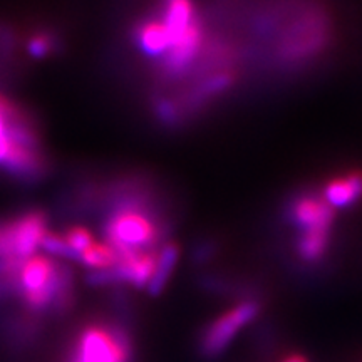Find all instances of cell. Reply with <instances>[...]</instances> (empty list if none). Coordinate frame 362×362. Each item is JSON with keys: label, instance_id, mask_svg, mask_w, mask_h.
Instances as JSON below:
<instances>
[{"label": "cell", "instance_id": "52a82bcc", "mask_svg": "<svg viewBox=\"0 0 362 362\" xmlns=\"http://www.w3.org/2000/svg\"><path fill=\"white\" fill-rule=\"evenodd\" d=\"M134 39L138 47L151 57H163L171 47V39L163 21L149 19L139 22L134 29Z\"/></svg>", "mask_w": 362, "mask_h": 362}, {"label": "cell", "instance_id": "3957f363", "mask_svg": "<svg viewBox=\"0 0 362 362\" xmlns=\"http://www.w3.org/2000/svg\"><path fill=\"white\" fill-rule=\"evenodd\" d=\"M4 173L24 187H35L42 183L51 171L49 160L42 149H29L11 144L4 161L0 163Z\"/></svg>", "mask_w": 362, "mask_h": 362}, {"label": "cell", "instance_id": "ba28073f", "mask_svg": "<svg viewBox=\"0 0 362 362\" xmlns=\"http://www.w3.org/2000/svg\"><path fill=\"white\" fill-rule=\"evenodd\" d=\"M54 265L56 262L44 255H34L33 259L27 260L19 274L21 297L27 293H35L45 287L54 272Z\"/></svg>", "mask_w": 362, "mask_h": 362}, {"label": "cell", "instance_id": "2e32d148", "mask_svg": "<svg viewBox=\"0 0 362 362\" xmlns=\"http://www.w3.org/2000/svg\"><path fill=\"white\" fill-rule=\"evenodd\" d=\"M84 280L86 284L90 285V287H112V285H119L112 269L89 270L88 274H86Z\"/></svg>", "mask_w": 362, "mask_h": 362}, {"label": "cell", "instance_id": "7a4b0ae2", "mask_svg": "<svg viewBox=\"0 0 362 362\" xmlns=\"http://www.w3.org/2000/svg\"><path fill=\"white\" fill-rule=\"evenodd\" d=\"M280 215L287 225L297 232L315 228H334L336 214L332 206L325 202L322 194L314 189L298 188L282 202Z\"/></svg>", "mask_w": 362, "mask_h": 362}, {"label": "cell", "instance_id": "277c9868", "mask_svg": "<svg viewBox=\"0 0 362 362\" xmlns=\"http://www.w3.org/2000/svg\"><path fill=\"white\" fill-rule=\"evenodd\" d=\"M72 362H133L117 349L106 325H90L81 332Z\"/></svg>", "mask_w": 362, "mask_h": 362}, {"label": "cell", "instance_id": "d6986e66", "mask_svg": "<svg viewBox=\"0 0 362 362\" xmlns=\"http://www.w3.org/2000/svg\"><path fill=\"white\" fill-rule=\"evenodd\" d=\"M280 362H309V359L302 354H288V356H285Z\"/></svg>", "mask_w": 362, "mask_h": 362}, {"label": "cell", "instance_id": "5b68a950", "mask_svg": "<svg viewBox=\"0 0 362 362\" xmlns=\"http://www.w3.org/2000/svg\"><path fill=\"white\" fill-rule=\"evenodd\" d=\"M11 223L16 259L25 264L27 260L37 255L40 240L47 232V215L42 210H29L11 220Z\"/></svg>", "mask_w": 362, "mask_h": 362}, {"label": "cell", "instance_id": "30bf717a", "mask_svg": "<svg viewBox=\"0 0 362 362\" xmlns=\"http://www.w3.org/2000/svg\"><path fill=\"white\" fill-rule=\"evenodd\" d=\"M79 264L89 270L112 269L117 264V252L107 243L94 242L88 250L81 253Z\"/></svg>", "mask_w": 362, "mask_h": 362}, {"label": "cell", "instance_id": "9a60e30c", "mask_svg": "<svg viewBox=\"0 0 362 362\" xmlns=\"http://www.w3.org/2000/svg\"><path fill=\"white\" fill-rule=\"evenodd\" d=\"M62 237H64L66 242L79 253L88 250V248L94 243L93 233H90L86 226H79V225L67 228V232L62 235Z\"/></svg>", "mask_w": 362, "mask_h": 362}, {"label": "cell", "instance_id": "4fadbf2b", "mask_svg": "<svg viewBox=\"0 0 362 362\" xmlns=\"http://www.w3.org/2000/svg\"><path fill=\"white\" fill-rule=\"evenodd\" d=\"M39 334V324L29 322L25 319H16L8 322L6 337L11 347H25V344Z\"/></svg>", "mask_w": 362, "mask_h": 362}, {"label": "cell", "instance_id": "6da1fadb", "mask_svg": "<svg viewBox=\"0 0 362 362\" xmlns=\"http://www.w3.org/2000/svg\"><path fill=\"white\" fill-rule=\"evenodd\" d=\"M262 310H264V302H237L232 309L203 325L197 337L198 356L203 361L218 359L235 341L240 330L259 319Z\"/></svg>", "mask_w": 362, "mask_h": 362}, {"label": "cell", "instance_id": "9c48e42d", "mask_svg": "<svg viewBox=\"0 0 362 362\" xmlns=\"http://www.w3.org/2000/svg\"><path fill=\"white\" fill-rule=\"evenodd\" d=\"M180 259V248L175 242H166L165 245H161L160 252H158V260L155 272H153V277L149 280L146 291L151 297L161 296L163 291L168 285L171 275H173L175 267L178 264Z\"/></svg>", "mask_w": 362, "mask_h": 362}, {"label": "cell", "instance_id": "7c38bea8", "mask_svg": "<svg viewBox=\"0 0 362 362\" xmlns=\"http://www.w3.org/2000/svg\"><path fill=\"white\" fill-rule=\"evenodd\" d=\"M40 250L47 253L49 257H61V259L71 260V262H81V253L76 252L69 243L66 242V238L62 235L45 232L42 240H40Z\"/></svg>", "mask_w": 362, "mask_h": 362}, {"label": "cell", "instance_id": "e0dca14e", "mask_svg": "<svg viewBox=\"0 0 362 362\" xmlns=\"http://www.w3.org/2000/svg\"><path fill=\"white\" fill-rule=\"evenodd\" d=\"M16 45H17V37L13 34V30L11 27L0 24V51L11 54L12 51H16Z\"/></svg>", "mask_w": 362, "mask_h": 362}, {"label": "cell", "instance_id": "8fae6325", "mask_svg": "<svg viewBox=\"0 0 362 362\" xmlns=\"http://www.w3.org/2000/svg\"><path fill=\"white\" fill-rule=\"evenodd\" d=\"M61 49H62L61 37H57L54 33H47V30L34 34L25 44V51L29 54V57L33 59H45L54 52H59Z\"/></svg>", "mask_w": 362, "mask_h": 362}, {"label": "cell", "instance_id": "ac0fdd59", "mask_svg": "<svg viewBox=\"0 0 362 362\" xmlns=\"http://www.w3.org/2000/svg\"><path fill=\"white\" fill-rule=\"evenodd\" d=\"M8 146H11V143H8V138L6 133V124H4L2 117H0V163H2L4 158H6Z\"/></svg>", "mask_w": 362, "mask_h": 362}, {"label": "cell", "instance_id": "8992f818", "mask_svg": "<svg viewBox=\"0 0 362 362\" xmlns=\"http://www.w3.org/2000/svg\"><path fill=\"white\" fill-rule=\"evenodd\" d=\"M322 197L330 206H354L362 200V170H351L325 185Z\"/></svg>", "mask_w": 362, "mask_h": 362}, {"label": "cell", "instance_id": "5bb4252c", "mask_svg": "<svg viewBox=\"0 0 362 362\" xmlns=\"http://www.w3.org/2000/svg\"><path fill=\"white\" fill-rule=\"evenodd\" d=\"M220 245L215 238H202L192 248V262L197 267H205L218 255Z\"/></svg>", "mask_w": 362, "mask_h": 362}]
</instances>
